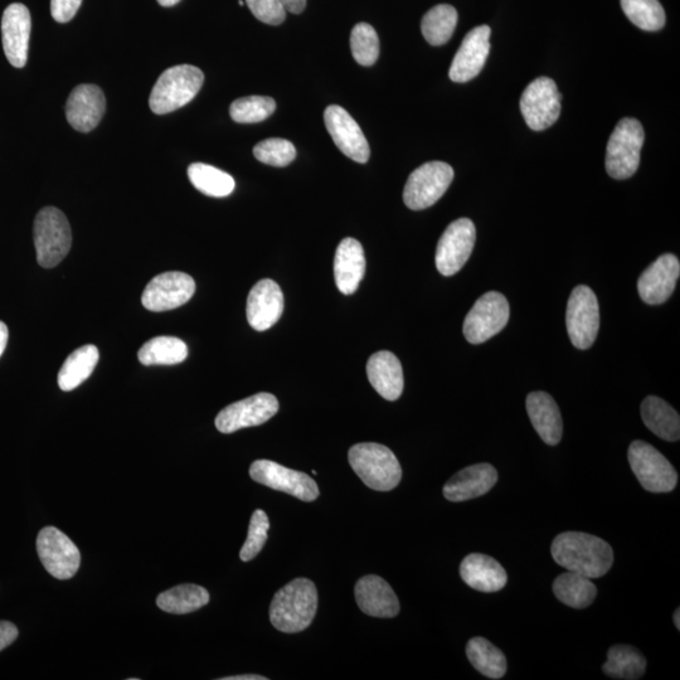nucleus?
Masks as SVG:
<instances>
[{"mask_svg": "<svg viewBox=\"0 0 680 680\" xmlns=\"http://www.w3.org/2000/svg\"><path fill=\"white\" fill-rule=\"evenodd\" d=\"M466 655L471 665L485 677L500 679L507 673L505 655L487 639L480 636L471 639L466 645Z\"/></svg>", "mask_w": 680, "mask_h": 680, "instance_id": "f704fd0d", "label": "nucleus"}, {"mask_svg": "<svg viewBox=\"0 0 680 680\" xmlns=\"http://www.w3.org/2000/svg\"><path fill=\"white\" fill-rule=\"evenodd\" d=\"M267 678L261 677V675L256 674H246V675H236V677H226L222 680H266Z\"/></svg>", "mask_w": 680, "mask_h": 680, "instance_id": "09e8293b", "label": "nucleus"}, {"mask_svg": "<svg viewBox=\"0 0 680 680\" xmlns=\"http://www.w3.org/2000/svg\"><path fill=\"white\" fill-rule=\"evenodd\" d=\"M490 34L488 26H479L466 34L458 53L451 63L450 80L464 84L475 79L482 72L490 52Z\"/></svg>", "mask_w": 680, "mask_h": 680, "instance_id": "a211bd4d", "label": "nucleus"}, {"mask_svg": "<svg viewBox=\"0 0 680 680\" xmlns=\"http://www.w3.org/2000/svg\"><path fill=\"white\" fill-rule=\"evenodd\" d=\"M551 552L557 565L591 580L605 576L614 563V551L610 544L589 533L558 534L552 543Z\"/></svg>", "mask_w": 680, "mask_h": 680, "instance_id": "f257e3e1", "label": "nucleus"}, {"mask_svg": "<svg viewBox=\"0 0 680 680\" xmlns=\"http://www.w3.org/2000/svg\"><path fill=\"white\" fill-rule=\"evenodd\" d=\"M366 272V256L361 242L347 237L340 242L334 257V279L340 293H356Z\"/></svg>", "mask_w": 680, "mask_h": 680, "instance_id": "393cba45", "label": "nucleus"}, {"mask_svg": "<svg viewBox=\"0 0 680 680\" xmlns=\"http://www.w3.org/2000/svg\"><path fill=\"white\" fill-rule=\"evenodd\" d=\"M476 230L469 218H459L442 233L436 250V267L441 275L453 276L463 269L474 250Z\"/></svg>", "mask_w": 680, "mask_h": 680, "instance_id": "4468645a", "label": "nucleus"}, {"mask_svg": "<svg viewBox=\"0 0 680 680\" xmlns=\"http://www.w3.org/2000/svg\"><path fill=\"white\" fill-rule=\"evenodd\" d=\"M188 177L194 188L206 196L222 198L235 191V179L212 165L193 163L189 165Z\"/></svg>", "mask_w": 680, "mask_h": 680, "instance_id": "c9c22d12", "label": "nucleus"}, {"mask_svg": "<svg viewBox=\"0 0 680 680\" xmlns=\"http://www.w3.org/2000/svg\"><path fill=\"white\" fill-rule=\"evenodd\" d=\"M32 19L28 8L13 3L3 13L2 37L4 53L9 63L17 68L26 66Z\"/></svg>", "mask_w": 680, "mask_h": 680, "instance_id": "aec40b11", "label": "nucleus"}, {"mask_svg": "<svg viewBox=\"0 0 680 680\" xmlns=\"http://www.w3.org/2000/svg\"><path fill=\"white\" fill-rule=\"evenodd\" d=\"M562 95L556 82L539 77L527 86L521 99V111L527 125L534 131H542L556 123L561 114Z\"/></svg>", "mask_w": 680, "mask_h": 680, "instance_id": "9b49d317", "label": "nucleus"}, {"mask_svg": "<svg viewBox=\"0 0 680 680\" xmlns=\"http://www.w3.org/2000/svg\"><path fill=\"white\" fill-rule=\"evenodd\" d=\"M187 344L176 337H157L148 340L138 353L144 366H174L186 361Z\"/></svg>", "mask_w": 680, "mask_h": 680, "instance_id": "473e14b6", "label": "nucleus"}, {"mask_svg": "<svg viewBox=\"0 0 680 680\" xmlns=\"http://www.w3.org/2000/svg\"><path fill=\"white\" fill-rule=\"evenodd\" d=\"M621 8L630 22L643 31H660L665 24V12L659 0H621Z\"/></svg>", "mask_w": 680, "mask_h": 680, "instance_id": "4c0bfd02", "label": "nucleus"}, {"mask_svg": "<svg viewBox=\"0 0 680 680\" xmlns=\"http://www.w3.org/2000/svg\"><path fill=\"white\" fill-rule=\"evenodd\" d=\"M602 670L610 678L636 680L645 674L646 659L634 646L614 645L607 652Z\"/></svg>", "mask_w": 680, "mask_h": 680, "instance_id": "2f4dec72", "label": "nucleus"}, {"mask_svg": "<svg viewBox=\"0 0 680 680\" xmlns=\"http://www.w3.org/2000/svg\"><path fill=\"white\" fill-rule=\"evenodd\" d=\"M8 337L9 332L7 325L4 324L3 322H0V357H2L4 351H6Z\"/></svg>", "mask_w": 680, "mask_h": 680, "instance_id": "de8ad7c7", "label": "nucleus"}, {"mask_svg": "<svg viewBox=\"0 0 680 680\" xmlns=\"http://www.w3.org/2000/svg\"><path fill=\"white\" fill-rule=\"evenodd\" d=\"M641 417L653 434L665 441H678L680 437V417L669 403L662 398L649 396L641 403Z\"/></svg>", "mask_w": 680, "mask_h": 680, "instance_id": "c85d7f7f", "label": "nucleus"}, {"mask_svg": "<svg viewBox=\"0 0 680 680\" xmlns=\"http://www.w3.org/2000/svg\"><path fill=\"white\" fill-rule=\"evenodd\" d=\"M456 24H458L456 9L449 4H439L422 18L421 31L430 45L442 46L453 37Z\"/></svg>", "mask_w": 680, "mask_h": 680, "instance_id": "e433bc0d", "label": "nucleus"}, {"mask_svg": "<svg viewBox=\"0 0 680 680\" xmlns=\"http://www.w3.org/2000/svg\"><path fill=\"white\" fill-rule=\"evenodd\" d=\"M276 102L267 96H247L232 102L230 115L240 124H255L275 113Z\"/></svg>", "mask_w": 680, "mask_h": 680, "instance_id": "58836bf2", "label": "nucleus"}, {"mask_svg": "<svg viewBox=\"0 0 680 680\" xmlns=\"http://www.w3.org/2000/svg\"><path fill=\"white\" fill-rule=\"evenodd\" d=\"M82 0H51V14L58 23L70 22L81 7Z\"/></svg>", "mask_w": 680, "mask_h": 680, "instance_id": "c03bdc74", "label": "nucleus"}, {"mask_svg": "<svg viewBox=\"0 0 680 680\" xmlns=\"http://www.w3.org/2000/svg\"><path fill=\"white\" fill-rule=\"evenodd\" d=\"M196 293L192 276L184 272L170 271L155 276L145 288L142 303L150 312H168L187 304Z\"/></svg>", "mask_w": 680, "mask_h": 680, "instance_id": "dca6fc26", "label": "nucleus"}, {"mask_svg": "<svg viewBox=\"0 0 680 680\" xmlns=\"http://www.w3.org/2000/svg\"><path fill=\"white\" fill-rule=\"evenodd\" d=\"M644 140V129L639 120L625 118L616 125L606 149V170L611 178L623 181L634 176L639 168Z\"/></svg>", "mask_w": 680, "mask_h": 680, "instance_id": "423d86ee", "label": "nucleus"}, {"mask_svg": "<svg viewBox=\"0 0 680 680\" xmlns=\"http://www.w3.org/2000/svg\"><path fill=\"white\" fill-rule=\"evenodd\" d=\"M37 552L43 567L57 580H68L79 571V548L56 527L43 528L38 534Z\"/></svg>", "mask_w": 680, "mask_h": 680, "instance_id": "f8f14e48", "label": "nucleus"}, {"mask_svg": "<svg viewBox=\"0 0 680 680\" xmlns=\"http://www.w3.org/2000/svg\"><path fill=\"white\" fill-rule=\"evenodd\" d=\"M179 2H181V0H158V3L162 7H173L176 6V4H178Z\"/></svg>", "mask_w": 680, "mask_h": 680, "instance_id": "8fccbe9b", "label": "nucleus"}, {"mask_svg": "<svg viewBox=\"0 0 680 680\" xmlns=\"http://www.w3.org/2000/svg\"><path fill=\"white\" fill-rule=\"evenodd\" d=\"M367 376L374 390L387 401H396L403 392V371L395 354L388 351L374 353L367 363Z\"/></svg>", "mask_w": 680, "mask_h": 680, "instance_id": "cd10ccee", "label": "nucleus"}, {"mask_svg": "<svg viewBox=\"0 0 680 680\" xmlns=\"http://www.w3.org/2000/svg\"><path fill=\"white\" fill-rule=\"evenodd\" d=\"M284 312V294L274 280H260L247 298V320L257 332L274 327Z\"/></svg>", "mask_w": 680, "mask_h": 680, "instance_id": "412c9836", "label": "nucleus"}, {"mask_svg": "<svg viewBox=\"0 0 680 680\" xmlns=\"http://www.w3.org/2000/svg\"><path fill=\"white\" fill-rule=\"evenodd\" d=\"M246 4L262 23L279 26L285 21L286 11L281 0H246Z\"/></svg>", "mask_w": 680, "mask_h": 680, "instance_id": "37998d69", "label": "nucleus"}, {"mask_svg": "<svg viewBox=\"0 0 680 680\" xmlns=\"http://www.w3.org/2000/svg\"><path fill=\"white\" fill-rule=\"evenodd\" d=\"M679 275L678 257L672 254L660 256L639 278L638 290L641 300L649 305L665 303L674 293Z\"/></svg>", "mask_w": 680, "mask_h": 680, "instance_id": "6ab92c4d", "label": "nucleus"}, {"mask_svg": "<svg viewBox=\"0 0 680 680\" xmlns=\"http://www.w3.org/2000/svg\"><path fill=\"white\" fill-rule=\"evenodd\" d=\"M354 60L362 66H373L380 56V40L371 24L358 23L351 34Z\"/></svg>", "mask_w": 680, "mask_h": 680, "instance_id": "ea45409f", "label": "nucleus"}, {"mask_svg": "<svg viewBox=\"0 0 680 680\" xmlns=\"http://www.w3.org/2000/svg\"><path fill=\"white\" fill-rule=\"evenodd\" d=\"M279 401L271 393H257L245 400L232 403L223 408L216 417L217 430L222 434H233L246 427L265 424L278 414Z\"/></svg>", "mask_w": 680, "mask_h": 680, "instance_id": "2eb2a0df", "label": "nucleus"}, {"mask_svg": "<svg viewBox=\"0 0 680 680\" xmlns=\"http://www.w3.org/2000/svg\"><path fill=\"white\" fill-rule=\"evenodd\" d=\"M527 412L534 430L547 445L560 444L563 422L560 408L546 392H532L527 397Z\"/></svg>", "mask_w": 680, "mask_h": 680, "instance_id": "bb28decb", "label": "nucleus"}, {"mask_svg": "<svg viewBox=\"0 0 680 680\" xmlns=\"http://www.w3.org/2000/svg\"><path fill=\"white\" fill-rule=\"evenodd\" d=\"M33 233L37 261L45 269H52L60 264L71 250L70 223L56 207H46L38 212Z\"/></svg>", "mask_w": 680, "mask_h": 680, "instance_id": "39448f33", "label": "nucleus"}, {"mask_svg": "<svg viewBox=\"0 0 680 680\" xmlns=\"http://www.w3.org/2000/svg\"><path fill=\"white\" fill-rule=\"evenodd\" d=\"M18 638L16 625L8 621H0V652L12 645Z\"/></svg>", "mask_w": 680, "mask_h": 680, "instance_id": "a18cd8bd", "label": "nucleus"}, {"mask_svg": "<svg viewBox=\"0 0 680 680\" xmlns=\"http://www.w3.org/2000/svg\"><path fill=\"white\" fill-rule=\"evenodd\" d=\"M204 75L198 67L179 65L168 68L160 75L149 97L154 114L164 115L183 108L197 96Z\"/></svg>", "mask_w": 680, "mask_h": 680, "instance_id": "20e7f679", "label": "nucleus"}, {"mask_svg": "<svg viewBox=\"0 0 680 680\" xmlns=\"http://www.w3.org/2000/svg\"><path fill=\"white\" fill-rule=\"evenodd\" d=\"M250 476L256 483L279 490L303 502H314L319 497V488L308 474L275 463L271 460H256L250 468Z\"/></svg>", "mask_w": 680, "mask_h": 680, "instance_id": "ddd939ff", "label": "nucleus"}, {"mask_svg": "<svg viewBox=\"0 0 680 680\" xmlns=\"http://www.w3.org/2000/svg\"><path fill=\"white\" fill-rule=\"evenodd\" d=\"M553 592L563 604L578 610L592 605L597 596V589L591 578L571 571L556 578Z\"/></svg>", "mask_w": 680, "mask_h": 680, "instance_id": "7c9ffc66", "label": "nucleus"}, {"mask_svg": "<svg viewBox=\"0 0 680 680\" xmlns=\"http://www.w3.org/2000/svg\"><path fill=\"white\" fill-rule=\"evenodd\" d=\"M210 602V594L198 585H181L160 594L157 599L159 609L169 614L184 615L201 609Z\"/></svg>", "mask_w": 680, "mask_h": 680, "instance_id": "72a5a7b5", "label": "nucleus"}, {"mask_svg": "<svg viewBox=\"0 0 680 680\" xmlns=\"http://www.w3.org/2000/svg\"><path fill=\"white\" fill-rule=\"evenodd\" d=\"M106 110L104 92L96 85H79L71 92L66 104L68 123L81 133H89L100 124Z\"/></svg>", "mask_w": 680, "mask_h": 680, "instance_id": "4be33fe9", "label": "nucleus"}, {"mask_svg": "<svg viewBox=\"0 0 680 680\" xmlns=\"http://www.w3.org/2000/svg\"><path fill=\"white\" fill-rule=\"evenodd\" d=\"M628 459L641 487L648 492L669 493L677 487V470L648 442L634 441L630 445Z\"/></svg>", "mask_w": 680, "mask_h": 680, "instance_id": "0eeeda50", "label": "nucleus"}, {"mask_svg": "<svg viewBox=\"0 0 680 680\" xmlns=\"http://www.w3.org/2000/svg\"><path fill=\"white\" fill-rule=\"evenodd\" d=\"M567 332L578 349H589L600 329V308L594 291L580 285L573 289L567 304Z\"/></svg>", "mask_w": 680, "mask_h": 680, "instance_id": "9d476101", "label": "nucleus"}, {"mask_svg": "<svg viewBox=\"0 0 680 680\" xmlns=\"http://www.w3.org/2000/svg\"><path fill=\"white\" fill-rule=\"evenodd\" d=\"M286 12L300 14L306 7V0H281Z\"/></svg>", "mask_w": 680, "mask_h": 680, "instance_id": "49530a36", "label": "nucleus"}, {"mask_svg": "<svg viewBox=\"0 0 680 680\" xmlns=\"http://www.w3.org/2000/svg\"><path fill=\"white\" fill-rule=\"evenodd\" d=\"M318 609V591L308 578H296L276 592L270 605V620L285 634L300 633L313 623Z\"/></svg>", "mask_w": 680, "mask_h": 680, "instance_id": "f03ea898", "label": "nucleus"}, {"mask_svg": "<svg viewBox=\"0 0 680 680\" xmlns=\"http://www.w3.org/2000/svg\"><path fill=\"white\" fill-rule=\"evenodd\" d=\"M460 576L476 591L492 594L504 589L508 576L502 565L482 553H471L460 565Z\"/></svg>", "mask_w": 680, "mask_h": 680, "instance_id": "a878e982", "label": "nucleus"}, {"mask_svg": "<svg viewBox=\"0 0 680 680\" xmlns=\"http://www.w3.org/2000/svg\"><path fill=\"white\" fill-rule=\"evenodd\" d=\"M679 618H680V611L679 609L674 612V624L677 626V629H680V623H679Z\"/></svg>", "mask_w": 680, "mask_h": 680, "instance_id": "3c124183", "label": "nucleus"}, {"mask_svg": "<svg viewBox=\"0 0 680 680\" xmlns=\"http://www.w3.org/2000/svg\"><path fill=\"white\" fill-rule=\"evenodd\" d=\"M354 594L359 609L373 618H395L400 612V601L395 591L381 577L374 575L362 577L357 582Z\"/></svg>", "mask_w": 680, "mask_h": 680, "instance_id": "b1692460", "label": "nucleus"}, {"mask_svg": "<svg viewBox=\"0 0 680 680\" xmlns=\"http://www.w3.org/2000/svg\"><path fill=\"white\" fill-rule=\"evenodd\" d=\"M254 155L259 162L271 167H286L296 157L294 144L286 139H266L256 145Z\"/></svg>", "mask_w": 680, "mask_h": 680, "instance_id": "a19ab883", "label": "nucleus"}, {"mask_svg": "<svg viewBox=\"0 0 680 680\" xmlns=\"http://www.w3.org/2000/svg\"><path fill=\"white\" fill-rule=\"evenodd\" d=\"M454 179V169L448 163L422 164L408 177L403 201L410 210H426L439 201Z\"/></svg>", "mask_w": 680, "mask_h": 680, "instance_id": "6e6552de", "label": "nucleus"}, {"mask_svg": "<svg viewBox=\"0 0 680 680\" xmlns=\"http://www.w3.org/2000/svg\"><path fill=\"white\" fill-rule=\"evenodd\" d=\"M325 126L340 152L357 163H367L371 150L361 126L346 109L330 105L324 113Z\"/></svg>", "mask_w": 680, "mask_h": 680, "instance_id": "f3484780", "label": "nucleus"}, {"mask_svg": "<svg viewBox=\"0 0 680 680\" xmlns=\"http://www.w3.org/2000/svg\"><path fill=\"white\" fill-rule=\"evenodd\" d=\"M270 522L264 510L257 509L252 514L249 534L240 552L241 560L249 562L259 555L269 537Z\"/></svg>", "mask_w": 680, "mask_h": 680, "instance_id": "79ce46f5", "label": "nucleus"}, {"mask_svg": "<svg viewBox=\"0 0 680 680\" xmlns=\"http://www.w3.org/2000/svg\"><path fill=\"white\" fill-rule=\"evenodd\" d=\"M348 459L354 473L368 488L390 492L401 482L400 461L387 446L376 442H362L349 450Z\"/></svg>", "mask_w": 680, "mask_h": 680, "instance_id": "7ed1b4c3", "label": "nucleus"}, {"mask_svg": "<svg viewBox=\"0 0 680 680\" xmlns=\"http://www.w3.org/2000/svg\"><path fill=\"white\" fill-rule=\"evenodd\" d=\"M510 317L508 300L497 291H489L471 308L464 320L463 332L471 344L488 342L507 327Z\"/></svg>", "mask_w": 680, "mask_h": 680, "instance_id": "1a4fd4ad", "label": "nucleus"}, {"mask_svg": "<svg viewBox=\"0 0 680 680\" xmlns=\"http://www.w3.org/2000/svg\"><path fill=\"white\" fill-rule=\"evenodd\" d=\"M498 482V471L493 465L483 463L460 470L445 484L444 497L459 503L482 497Z\"/></svg>", "mask_w": 680, "mask_h": 680, "instance_id": "5701e85b", "label": "nucleus"}, {"mask_svg": "<svg viewBox=\"0 0 680 680\" xmlns=\"http://www.w3.org/2000/svg\"><path fill=\"white\" fill-rule=\"evenodd\" d=\"M99 358V349L91 344L72 352L58 373V386L61 390L70 392L82 385L94 372Z\"/></svg>", "mask_w": 680, "mask_h": 680, "instance_id": "c756f323", "label": "nucleus"}]
</instances>
